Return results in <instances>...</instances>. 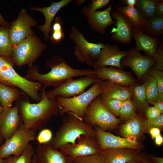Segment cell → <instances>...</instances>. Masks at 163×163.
<instances>
[{
  "instance_id": "6da1fadb",
  "label": "cell",
  "mask_w": 163,
  "mask_h": 163,
  "mask_svg": "<svg viewBox=\"0 0 163 163\" xmlns=\"http://www.w3.org/2000/svg\"><path fill=\"white\" fill-rule=\"evenodd\" d=\"M46 88L43 85L40 92V100L37 103H30L24 93L15 102L19 107L21 121L27 129L35 131L42 129L53 117L59 115L60 108L56 97L49 99Z\"/></svg>"
},
{
  "instance_id": "7a4b0ae2",
  "label": "cell",
  "mask_w": 163,
  "mask_h": 163,
  "mask_svg": "<svg viewBox=\"0 0 163 163\" xmlns=\"http://www.w3.org/2000/svg\"><path fill=\"white\" fill-rule=\"evenodd\" d=\"M50 70L45 74L39 72L35 65L29 67L24 77L32 82H39L46 87H57L67 79L74 77L86 76L95 74L94 69H77L72 68L62 58L56 55L46 62Z\"/></svg>"
},
{
  "instance_id": "3957f363",
  "label": "cell",
  "mask_w": 163,
  "mask_h": 163,
  "mask_svg": "<svg viewBox=\"0 0 163 163\" xmlns=\"http://www.w3.org/2000/svg\"><path fill=\"white\" fill-rule=\"evenodd\" d=\"M66 113L55 136L50 141L54 148L58 149L67 144H75L76 140L82 135L95 137L93 126L80 120L70 112Z\"/></svg>"
},
{
  "instance_id": "277c9868",
  "label": "cell",
  "mask_w": 163,
  "mask_h": 163,
  "mask_svg": "<svg viewBox=\"0 0 163 163\" xmlns=\"http://www.w3.org/2000/svg\"><path fill=\"white\" fill-rule=\"evenodd\" d=\"M13 60L0 56V82L18 88L33 100L38 102L43 85L39 82L30 81L15 71Z\"/></svg>"
},
{
  "instance_id": "5b68a950",
  "label": "cell",
  "mask_w": 163,
  "mask_h": 163,
  "mask_svg": "<svg viewBox=\"0 0 163 163\" xmlns=\"http://www.w3.org/2000/svg\"><path fill=\"white\" fill-rule=\"evenodd\" d=\"M101 82L94 83L86 91L73 97L63 98L59 96L56 97L57 103L60 108L59 115L62 116L66 113L69 112L80 120L83 121L88 105L102 93Z\"/></svg>"
},
{
  "instance_id": "8992f818",
  "label": "cell",
  "mask_w": 163,
  "mask_h": 163,
  "mask_svg": "<svg viewBox=\"0 0 163 163\" xmlns=\"http://www.w3.org/2000/svg\"><path fill=\"white\" fill-rule=\"evenodd\" d=\"M69 37L75 44L74 53L77 59L80 62L85 63L88 66L94 67L105 44L88 42L75 26L71 27Z\"/></svg>"
},
{
  "instance_id": "52a82bcc",
  "label": "cell",
  "mask_w": 163,
  "mask_h": 163,
  "mask_svg": "<svg viewBox=\"0 0 163 163\" xmlns=\"http://www.w3.org/2000/svg\"><path fill=\"white\" fill-rule=\"evenodd\" d=\"M46 46L36 35H31L12 47L13 59L18 67H29L42 54Z\"/></svg>"
},
{
  "instance_id": "ba28073f",
  "label": "cell",
  "mask_w": 163,
  "mask_h": 163,
  "mask_svg": "<svg viewBox=\"0 0 163 163\" xmlns=\"http://www.w3.org/2000/svg\"><path fill=\"white\" fill-rule=\"evenodd\" d=\"M83 120L93 126H96L106 131L111 130L121 122L102 104L100 96L94 99L86 110Z\"/></svg>"
},
{
  "instance_id": "9c48e42d",
  "label": "cell",
  "mask_w": 163,
  "mask_h": 163,
  "mask_svg": "<svg viewBox=\"0 0 163 163\" xmlns=\"http://www.w3.org/2000/svg\"><path fill=\"white\" fill-rule=\"evenodd\" d=\"M36 138V131L25 128L21 121L15 132L0 146V157L4 159L12 155L20 156L29 142Z\"/></svg>"
},
{
  "instance_id": "30bf717a",
  "label": "cell",
  "mask_w": 163,
  "mask_h": 163,
  "mask_svg": "<svg viewBox=\"0 0 163 163\" xmlns=\"http://www.w3.org/2000/svg\"><path fill=\"white\" fill-rule=\"evenodd\" d=\"M102 81L95 74L77 79L70 78L54 89L46 91V94L49 99L58 96L69 98L84 93L86 89L91 85L97 82H101Z\"/></svg>"
},
{
  "instance_id": "8fae6325",
  "label": "cell",
  "mask_w": 163,
  "mask_h": 163,
  "mask_svg": "<svg viewBox=\"0 0 163 163\" xmlns=\"http://www.w3.org/2000/svg\"><path fill=\"white\" fill-rule=\"evenodd\" d=\"M37 24V22L28 14L26 10L22 9L9 28V36L12 47L29 37L35 35L31 28Z\"/></svg>"
},
{
  "instance_id": "7c38bea8",
  "label": "cell",
  "mask_w": 163,
  "mask_h": 163,
  "mask_svg": "<svg viewBox=\"0 0 163 163\" xmlns=\"http://www.w3.org/2000/svg\"><path fill=\"white\" fill-rule=\"evenodd\" d=\"M59 149L72 160L99 153L101 150L96 137L85 135H82L78 138L75 144H67Z\"/></svg>"
},
{
  "instance_id": "4fadbf2b",
  "label": "cell",
  "mask_w": 163,
  "mask_h": 163,
  "mask_svg": "<svg viewBox=\"0 0 163 163\" xmlns=\"http://www.w3.org/2000/svg\"><path fill=\"white\" fill-rule=\"evenodd\" d=\"M94 126L95 137L101 150L115 149H128L135 150L140 148L136 141L117 136L103 130L96 126Z\"/></svg>"
},
{
  "instance_id": "5bb4252c",
  "label": "cell",
  "mask_w": 163,
  "mask_h": 163,
  "mask_svg": "<svg viewBox=\"0 0 163 163\" xmlns=\"http://www.w3.org/2000/svg\"><path fill=\"white\" fill-rule=\"evenodd\" d=\"M154 59L152 57L142 55L135 47L130 49L127 54L120 62L121 65L129 67L137 78H144L150 69L154 65Z\"/></svg>"
},
{
  "instance_id": "9a60e30c",
  "label": "cell",
  "mask_w": 163,
  "mask_h": 163,
  "mask_svg": "<svg viewBox=\"0 0 163 163\" xmlns=\"http://www.w3.org/2000/svg\"><path fill=\"white\" fill-rule=\"evenodd\" d=\"M19 107L4 108L0 114V133L5 140L10 138L18 128L21 122Z\"/></svg>"
},
{
  "instance_id": "2e32d148",
  "label": "cell",
  "mask_w": 163,
  "mask_h": 163,
  "mask_svg": "<svg viewBox=\"0 0 163 163\" xmlns=\"http://www.w3.org/2000/svg\"><path fill=\"white\" fill-rule=\"evenodd\" d=\"M111 16L116 21L115 26L111 32V38L115 41L126 44L132 40V28L126 17L116 8L111 10Z\"/></svg>"
},
{
  "instance_id": "e0dca14e",
  "label": "cell",
  "mask_w": 163,
  "mask_h": 163,
  "mask_svg": "<svg viewBox=\"0 0 163 163\" xmlns=\"http://www.w3.org/2000/svg\"><path fill=\"white\" fill-rule=\"evenodd\" d=\"M96 75L102 80H107L124 86H133L136 80L130 72L113 66H103L94 69Z\"/></svg>"
},
{
  "instance_id": "ac0fdd59",
  "label": "cell",
  "mask_w": 163,
  "mask_h": 163,
  "mask_svg": "<svg viewBox=\"0 0 163 163\" xmlns=\"http://www.w3.org/2000/svg\"><path fill=\"white\" fill-rule=\"evenodd\" d=\"M35 151L36 163H72L70 158L54 148L50 142L38 144Z\"/></svg>"
},
{
  "instance_id": "d6986e66",
  "label": "cell",
  "mask_w": 163,
  "mask_h": 163,
  "mask_svg": "<svg viewBox=\"0 0 163 163\" xmlns=\"http://www.w3.org/2000/svg\"><path fill=\"white\" fill-rule=\"evenodd\" d=\"M127 51L120 50L115 44H105L94 65V69L103 66H114L118 69L123 68L120 65L122 58L126 56Z\"/></svg>"
},
{
  "instance_id": "ffe728a7",
  "label": "cell",
  "mask_w": 163,
  "mask_h": 163,
  "mask_svg": "<svg viewBox=\"0 0 163 163\" xmlns=\"http://www.w3.org/2000/svg\"><path fill=\"white\" fill-rule=\"evenodd\" d=\"M114 4L113 1L107 8L102 11H96L91 14H83L87 18L88 23L94 31L103 34L107 28L115 23L110 15V12Z\"/></svg>"
},
{
  "instance_id": "44dd1931",
  "label": "cell",
  "mask_w": 163,
  "mask_h": 163,
  "mask_svg": "<svg viewBox=\"0 0 163 163\" xmlns=\"http://www.w3.org/2000/svg\"><path fill=\"white\" fill-rule=\"evenodd\" d=\"M100 83L102 91L100 96L101 101L113 99L124 101L131 97L133 86H123L107 80H102Z\"/></svg>"
},
{
  "instance_id": "7402d4cb",
  "label": "cell",
  "mask_w": 163,
  "mask_h": 163,
  "mask_svg": "<svg viewBox=\"0 0 163 163\" xmlns=\"http://www.w3.org/2000/svg\"><path fill=\"white\" fill-rule=\"evenodd\" d=\"M72 1L71 0H62L58 2H52L51 5L43 8L32 7V10L42 12L45 18L43 25L38 26V28L44 35L45 40L48 39L50 33H52L51 24L58 12L62 8Z\"/></svg>"
},
{
  "instance_id": "603a6c76",
  "label": "cell",
  "mask_w": 163,
  "mask_h": 163,
  "mask_svg": "<svg viewBox=\"0 0 163 163\" xmlns=\"http://www.w3.org/2000/svg\"><path fill=\"white\" fill-rule=\"evenodd\" d=\"M132 37L136 42V49L139 52L142 50L154 59L158 47L161 41L159 38L149 36L143 32L132 28Z\"/></svg>"
},
{
  "instance_id": "cb8c5ba5",
  "label": "cell",
  "mask_w": 163,
  "mask_h": 163,
  "mask_svg": "<svg viewBox=\"0 0 163 163\" xmlns=\"http://www.w3.org/2000/svg\"><path fill=\"white\" fill-rule=\"evenodd\" d=\"M114 8L121 12L126 17L132 28L144 32L149 20L135 7H131L117 4Z\"/></svg>"
},
{
  "instance_id": "d4e9b609",
  "label": "cell",
  "mask_w": 163,
  "mask_h": 163,
  "mask_svg": "<svg viewBox=\"0 0 163 163\" xmlns=\"http://www.w3.org/2000/svg\"><path fill=\"white\" fill-rule=\"evenodd\" d=\"M128 149H108L100 150V153L106 159L108 163H127L138 159L135 151Z\"/></svg>"
},
{
  "instance_id": "484cf974",
  "label": "cell",
  "mask_w": 163,
  "mask_h": 163,
  "mask_svg": "<svg viewBox=\"0 0 163 163\" xmlns=\"http://www.w3.org/2000/svg\"><path fill=\"white\" fill-rule=\"evenodd\" d=\"M145 120L136 115L134 117L125 122L120 129V133L123 138L136 141L145 133Z\"/></svg>"
},
{
  "instance_id": "4316f807",
  "label": "cell",
  "mask_w": 163,
  "mask_h": 163,
  "mask_svg": "<svg viewBox=\"0 0 163 163\" xmlns=\"http://www.w3.org/2000/svg\"><path fill=\"white\" fill-rule=\"evenodd\" d=\"M23 93L18 88L0 82V104L3 108L10 107Z\"/></svg>"
},
{
  "instance_id": "83f0119b",
  "label": "cell",
  "mask_w": 163,
  "mask_h": 163,
  "mask_svg": "<svg viewBox=\"0 0 163 163\" xmlns=\"http://www.w3.org/2000/svg\"><path fill=\"white\" fill-rule=\"evenodd\" d=\"M9 28L4 26H0V56L13 60L12 46L9 36Z\"/></svg>"
},
{
  "instance_id": "f1b7e54d",
  "label": "cell",
  "mask_w": 163,
  "mask_h": 163,
  "mask_svg": "<svg viewBox=\"0 0 163 163\" xmlns=\"http://www.w3.org/2000/svg\"><path fill=\"white\" fill-rule=\"evenodd\" d=\"M136 109L145 111L149 106L147 102L143 85H133L131 98Z\"/></svg>"
},
{
  "instance_id": "f546056e",
  "label": "cell",
  "mask_w": 163,
  "mask_h": 163,
  "mask_svg": "<svg viewBox=\"0 0 163 163\" xmlns=\"http://www.w3.org/2000/svg\"><path fill=\"white\" fill-rule=\"evenodd\" d=\"M143 83L146 99L149 104L153 105L157 100L159 92L156 82L152 76L146 75Z\"/></svg>"
},
{
  "instance_id": "4dcf8cb0",
  "label": "cell",
  "mask_w": 163,
  "mask_h": 163,
  "mask_svg": "<svg viewBox=\"0 0 163 163\" xmlns=\"http://www.w3.org/2000/svg\"><path fill=\"white\" fill-rule=\"evenodd\" d=\"M144 32L149 36L159 38L163 34V18L155 15L149 19Z\"/></svg>"
},
{
  "instance_id": "1f68e13d",
  "label": "cell",
  "mask_w": 163,
  "mask_h": 163,
  "mask_svg": "<svg viewBox=\"0 0 163 163\" xmlns=\"http://www.w3.org/2000/svg\"><path fill=\"white\" fill-rule=\"evenodd\" d=\"M159 0H136L135 7L147 20L155 15Z\"/></svg>"
},
{
  "instance_id": "d6a6232c",
  "label": "cell",
  "mask_w": 163,
  "mask_h": 163,
  "mask_svg": "<svg viewBox=\"0 0 163 163\" xmlns=\"http://www.w3.org/2000/svg\"><path fill=\"white\" fill-rule=\"evenodd\" d=\"M35 151L32 145L29 143L20 156L10 155L5 158V163H31Z\"/></svg>"
},
{
  "instance_id": "836d02e7",
  "label": "cell",
  "mask_w": 163,
  "mask_h": 163,
  "mask_svg": "<svg viewBox=\"0 0 163 163\" xmlns=\"http://www.w3.org/2000/svg\"><path fill=\"white\" fill-rule=\"evenodd\" d=\"M136 108L131 98L123 101L120 112L119 119L126 122L134 117L137 115Z\"/></svg>"
},
{
  "instance_id": "e575fe53",
  "label": "cell",
  "mask_w": 163,
  "mask_h": 163,
  "mask_svg": "<svg viewBox=\"0 0 163 163\" xmlns=\"http://www.w3.org/2000/svg\"><path fill=\"white\" fill-rule=\"evenodd\" d=\"M72 163H108L105 158L100 152L81 157L72 160Z\"/></svg>"
},
{
  "instance_id": "d590c367",
  "label": "cell",
  "mask_w": 163,
  "mask_h": 163,
  "mask_svg": "<svg viewBox=\"0 0 163 163\" xmlns=\"http://www.w3.org/2000/svg\"><path fill=\"white\" fill-rule=\"evenodd\" d=\"M106 108L114 116L119 117L120 111L123 101L113 99L101 101Z\"/></svg>"
},
{
  "instance_id": "8d00e7d4",
  "label": "cell",
  "mask_w": 163,
  "mask_h": 163,
  "mask_svg": "<svg viewBox=\"0 0 163 163\" xmlns=\"http://www.w3.org/2000/svg\"><path fill=\"white\" fill-rule=\"evenodd\" d=\"M110 0H94L90 3L88 6L84 7L81 10L83 14H91L97 9L102 8L110 3Z\"/></svg>"
},
{
  "instance_id": "74e56055",
  "label": "cell",
  "mask_w": 163,
  "mask_h": 163,
  "mask_svg": "<svg viewBox=\"0 0 163 163\" xmlns=\"http://www.w3.org/2000/svg\"><path fill=\"white\" fill-rule=\"evenodd\" d=\"M147 74L155 80L159 94H163V72L152 67Z\"/></svg>"
},
{
  "instance_id": "f35d334b",
  "label": "cell",
  "mask_w": 163,
  "mask_h": 163,
  "mask_svg": "<svg viewBox=\"0 0 163 163\" xmlns=\"http://www.w3.org/2000/svg\"><path fill=\"white\" fill-rule=\"evenodd\" d=\"M157 127L161 129L163 127V114H161L158 117L152 120H145L144 129L145 132L148 131L150 129Z\"/></svg>"
},
{
  "instance_id": "ab89813d",
  "label": "cell",
  "mask_w": 163,
  "mask_h": 163,
  "mask_svg": "<svg viewBox=\"0 0 163 163\" xmlns=\"http://www.w3.org/2000/svg\"><path fill=\"white\" fill-rule=\"evenodd\" d=\"M154 67L157 69L163 70V44L161 41L158 47L156 54L154 58Z\"/></svg>"
},
{
  "instance_id": "60d3db41",
  "label": "cell",
  "mask_w": 163,
  "mask_h": 163,
  "mask_svg": "<svg viewBox=\"0 0 163 163\" xmlns=\"http://www.w3.org/2000/svg\"><path fill=\"white\" fill-rule=\"evenodd\" d=\"M53 133L51 130L44 128L40 132L36 139L38 144H41L51 141L53 139Z\"/></svg>"
},
{
  "instance_id": "b9f144b4",
  "label": "cell",
  "mask_w": 163,
  "mask_h": 163,
  "mask_svg": "<svg viewBox=\"0 0 163 163\" xmlns=\"http://www.w3.org/2000/svg\"><path fill=\"white\" fill-rule=\"evenodd\" d=\"M147 120H152L158 117L161 113L155 107L149 106L144 111Z\"/></svg>"
},
{
  "instance_id": "7bdbcfd3",
  "label": "cell",
  "mask_w": 163,
  "mask_h": 163,
  "mask_svg": "<svg viewBox=\"0 0 163 163\" xmlns=\"http://www.w3.org/2000/svg\"><path fill=\"white\" fill-rule=\"evenodd\" d=\"M51 34L50 39L52 42L55 44H60L61 43V40L65 37L63 29L53 31Z\"/></svg>"
},
{
  "instance_id": "ee69618b",
  "label": "cell",
  "mask_w": 163,
  "mask_h": 163,
  "mask_svg": "<svg viewBox=\"0 0 163 163\" xmlns=\"http://www.w3.org/2000/svg\"><path fill=\"white\" fill-rule=\"evenodd\" d=\"M161 114L163 113V94H159L156 102L153 104Z\"/></svg>"
},
{
  "instance_id": "f6af8a7d",
  "label": "cell",
  "mask_w": 163,
  "mask_h": 163,
  "mask_svg": "<svg viewBox=\"0 0 163 163\" xmlns=\"http://www.w3.org/2000/svg\"><path fill=\"white\" fill-rule=\"evenodd\" d=\"M155 16L163 18V0H159L156 8Z\"/></svg>"
},
{
  "instance_id": "bcb514c9",
  "label": "cell",
  "mask_w": 163,
  "mask_h": 163,
  "mask_svg": "<svg viewBox=\"0 0 163 163\" xmlns=\"http://www.w3.org/2000/svg\"><path fill=\"white\" fill-rule=\"evenodd\" d=\"M149 132L153 139H155L157 136L161 135L160 129L158 128H151L149 129Z\"/></svg>"
},
{
  "instance_id": "7dc6e473",
  "label": "cell",
  "mask_w": 163,
  "mask_h": 163,
  "mask_svg": "<svg viewBox=\"0 0 163 163\" xmlns=\"http://www.w3.org/2000/svg\"><path fill=\"white\" fill-rule=\"evenodd\" d=\"M126 6L131 7H134L136 3V0H124L123 1Z\"/></svg>"
},
{
  "instance_id": "c3c4849f",
  "label": "cell",
  "mask_w": 163,
  "mask_h": 163,
  "mask_svg": "<svg viewBox=\"0 0 163 163\" xmlns=\"http://www.w3.org/2000/svg\"><path fill=\"white\" fill-rule=\"evenodd\" d=\"M0 24L1 26H4L10 28L11 24L7 22L4 19L0 13Z\"/></svg>"
},
{
  "instance_id": "681fc988",
  "label": "cell",
  "mask_w": 163,
  "mask_h": 163,
  "mask_svg": "<svg viewBox=\"0 0 163 163\" xmlns=\"http://www.w3.org/2000/svg\"><path fill=\"white\" fill-rule=\"evenodd\" d=\"M155 142L158 145L160 146L162 144L163 142V138L161 135H160L155 138Z\"/></svg>"
},
{
  "instance_id": "f907efd6",
  "label": "cell",
  "mask_w": 163,
  "mask_h": 163,
  "mask_svg": "<svg viewBox=\"0 0 163 163\" xmlns=\"http://www.w3.org/2000/svg\"><path fill=\"white\" fill-rule=\"evenodd\" d=\"M151 158L155 163H163V158L151 156Z\"/></svg>"
},
{
  "instance_id": "816d5d0a",
  "label": "cell",
  "mask_w": 163,
  "mask_h": 163,
  "mask_svg": "<svg viewBox=\"0 0 163 163\" xmlns=\"http://www.w3.org/2000/svg\"><path fill=\"white\" fill-rule=\"evenodd\" d=\"M138 160H140L142 163H151L149 160L145 158L139 157Z\"/></svg>"
},
{
  "instance_id": "f5cc1de1",
  "label": "cell",
  "mask_w": 163,
  "mask_h": 163,
  "mask_svg": "<svg viewBox=\"0 0 163 163\" xmlns=\"http://www.w3.org/2000/svg\"><path fill=\"white\" fill-rule=\"evenodd\" d=\"M31 163H36L35 154H34L33 156Z\"/></svg>"
},
{
  "instance_id": "db71d44e",
  "label": "cell",
  "mask_w": 163,
  "mask_h": 163,
  "mask_svg": "<svg viewBox=\"0 0 163 163\" xmlns=\"http://www.w3.org/2000/svg\"><path fill=\"white\" fill-rule=\"evenodd\" d=\"M4 139L2 137L0 133V146H1L3 143V141Z\"/></svg>"
},
{
  "instance_id": "11a10c76",
  "label": "cell",
  "mask_w": 163,
  "mask_h": 163,
  "mask_svg": "<svg viewBox=\"0 0 163 163\" xmlns=\"http://www.w3.org/2000/svg\"><path fill=\"white\" fill-rule=\"evenodd\" d=\"M0 163H5V158L2 159L0 157Z\"/></svg>"
},
{
  "instance_id": "9f6ffc18",
  "label": "cell",
  "mask_w": 163,
  "mask_h": 163,
  "mask_svg": "<svg viewBox=\"0 0 163 163\" xmlns=\"http://www.w3.org/2000/svg\"><path fill=\"white\" fill-rule=\"evenodd\" d=\"M138 160V159L129 162L127 163H137Z\"/></svg>"
},
{
  "instance_id": "6f0895ef",
  "label": "cell",
  "mask_w": 163,
  "mask_h": 163,
  "mask_svg": "<svg viewBox=\"0 0 163 163\" xmlns=\"http://www.w3.org/2000/svg\"><path fill=\"white\" fill-rule=\"evenodd\" d=\"M3 109L4 108L1 106V105L0 104V114L2 111Z\"/></svg>"
}]
</instances>
